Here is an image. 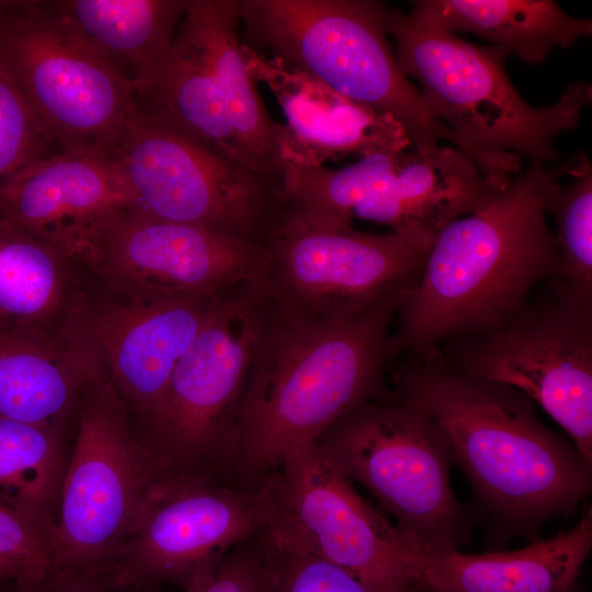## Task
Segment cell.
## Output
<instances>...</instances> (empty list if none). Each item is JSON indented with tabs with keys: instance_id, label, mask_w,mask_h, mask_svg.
<instances>
[{
	"instance_id": "cell-1",
	"label": "cell",
	"mask_w": 592,
	"mask_h": 592,
	"mask_svg": "<svg viewBox=\"0 0 592 592\" xmlns=\"http://www.w3.org/2000/svg\"><path fill=\"white\" fill-rule=\"evenodd\" d=\"M389 397L423 410L443 430L491 550L514 537L539 539L543 526L572 515L590 493L592 465L509 385L445 369L426 355L408 358Z\"/></svg>"
},
{
	"instance_id": "cell-2",
	"label": "cell",
	"mask_w": 592,
	"mask_h": 592,
	"mask_svg": "<svg viewBox=\"0 0 592 592\" xmlns=\"http://www.w3.org/2000/svg\"><path fill=\"white\" fill-rule=\"evenodd\" d=\"M574 162L530 161L483 207L436 236L417 285L397 308L390 360L403 352L423 358L448 338L501 328L527 307L556 270L546 203Z\"/></svg>"
},
{
	"instance_id": "cell-3",
	"label": "cell",
	"mask_w": 592,
	"mask_h": 592,
	"mask_svg": "<svg viewBox=\"0 0 592 592\" xmlns=\"http://www.w3.org/2000/svg\"><path fill=\"white\" fill-rule=\"evenodd\" d=\"M409 293L338 320L303 317L267 294L239 412L235 479L273 474L287 447L316 442L356 406L388 395L390 328Z\"/></svg>"
},
{
	"instance_id": "cell-4",
	"label": "cell",
	"mask_w": 592,
	"mask_h": 592,
	"mask_svg": "<svg viewBox=\"0 0 592 592\" xmlns=\"http://www.w3.org/2000/svg\"><path fill=\"white\" fill-rule=\"evenodd\" d=\"M386 31L430 115L470 149L487 175L508 184L522 172V158L560 163L556 139L578 127L592 101L590 83L571 82L554 104L533 107L505 71L508 49L470 44L399 10L388 9Z\"/></svg>"
},
{
	"instance_id": "cell-5",
	"label": "cell",
	"mask_w": 592,
	"mask_h": 592,
	"mask_svg": "<svg viewBox=\"0 0 592 592\" xmlns=\"http://www.w3.org/2000/svg\"><path fill=\"white\" fill-rule=\"evenodd\" d=\"M387 13L377 0H240V36L257 54L391 117L410 149L430 151L446 141L473 158L430 115L402 72L388 39Z\"/></svg>"
},
{
	"instance_id": "cell-6",
	"label": "cell",
	"mask_w": 592,
	"mask_h": 592,
	"mask_svg": "<svg viewBox=\"0 0 592 592\" xmlns=\"http://www.w3.org/2000/svg\"><path fill=\"white\" fill-rule=\"evenodd\" d=\"M316 443L420 547L460 550L470 542L478 522L453 492L448 441L423 410L387 395L353 408Z\"/></svg>"
},
{
	"instance_id": "cell-7",
	"label": "cell",
	"mask_w": 592,
	"mask_h": 592,
	"mask_svg": "<svg viewBox=\"0 0 592 592\" xmlns=\"http://www.w3.org/2000/svg\"><path fill=\"white\" fill-rule=\"evenodd\" d=\"M266 301L264 284L228 293L178 361L136 433L163 470L235 479L239 412Z\"/></svg>"
},
{
	"instance_id": "cell-8",
	"label": "cell",
	"mask_w": 592,
	"mask_h": 592,
	"mask_svg": "<svg viewBox=\"0 0 592 592\" xmlns=\"http://www.w3.org/2000/svg\"><path fill=\"white\" fill-rule=\"evenodd\" d=\"M275 513L274 473L254 482L164 473L150 488L117 553L109 583L119 592L195 591Z\"/></svg>"
},
{
	"instance_id": "cell-9",
	"label": "cell",
	"mask_w": 592,
	"mask_h": 592,
	"mask_svg": "<svg viewBox=\"0 0 592 592\" xmlns=\"http://www.w3.org/2000/svg\"><path fill=\"white\" fill-rule=\"evenodd\" d=\"M109 382L88 363L49 567L109 578L151 486L164 474Z\"/></svg>"
},
{
	"instance_id": "cell-10",
	"label": "cell",
	"mask_w": 592,
	"mask_h": 592,
	"mask_svg": "<svg viewBox=\"0 0 592 592\" xmlns=\"http://www.w3.org/2000/svg\"><path fill=\"white\" fill-rule=\"evenodd\" d=\"M428 355L445 369L520 390L592 465V304L577 300L549 278L509 323L448 338Z\"/></svg>"
},
{
	"instance_id": "cell-11",
	"label": "cell",
	"mask_w": 592,
	"mask_h": 592,
	"mask_svg": "<svg viewBox=\"0 0 592 592\" xmlns=\"http://www.w3.org/2000/svg\"><path fill=\"white\" fill-rule=\"evenodd\" d=\"M0 62L58 149L106 151L135 105L132 83L52 1L0 0Z\"/></svg>"
},
{
	"instance_id": "cell-12",
	"label": "cell",
	"mask_w": 592,
	"mask_h": 592,
	"mask_svg": "<svg viewBox=\"0 0 592 592\" xmlns=\"http://www.w3.org/2000/svg\"><path fill=\"white\" fill-rule=\"evenodd\" d=\"M432 242L419 235L365 232L353 224L277 210L264 242L271 253L265 288L274 303L303 317L344 319L411 291Z\"/></svg>"
},
{
	"instance_id": "cell-13",
	"label": "cell",
	"mask_w": 592,
	"mask_h": 592,
	"mask_svg": "<svg viewBox=\"0 0 592 592\" xmlns=\"http://www.w3.org/2000/svg\"><path fill=\"white\" fill-rule=\"evenodd\" d=\"M106 153L147 215L264 244L277 192L145 115L136 104Z\"/></svg>"
},
{
	"instance_id": "cell-14",
	"label": "cell",
	"mask_w": 592,
	"mask_h": 592,
	"mask_svg": "<svg viewBox=\"0 0 592 592\" xmlns=\"http://www.w3.org/2000/svg\"><path fill=\"white\" fill-rule=\"evenodd\" d=\"M275 513L264 532L365 579L407 587L418 544L362 497L320 451L300 442L281 456Z\"/></svg>"
},
{
	"instance_id": "cell-15",
	"label": "cell",
	"mask_w": 592,
	"mask_h": 592,
	"mask_svg": "<svg viewBox=\"0 0 592 592\" xmlns=\"http://www.w3.org/2000/svg\"><path fill=\"white\" fill-rule=\"evenodd\" d=\"M84 263L121 292L217 297L265 284L271 253L258 242L130 208L102 228Z\"/></svg>"
},
{
	"instance_id": "cell-16",
	"label": "cell",
	"mask_w": 592,
	"mask_h": 592,
	"mask_svg": "<svg viewBox=\"0 0 592 592\" xmlns=\"http://www.w3.org/2000/svg\"><path fill=\"white\" fill-rule=\"evenodd\" d=\"M122 293V297L95 306L73 305L61 333L109 382L129 419L137 415L139 430L178 361L215 304L227 294L180 297Z\"/></svg>"
},
{
	"instance_id": "cell-17",
	"label": "cell",
	"mask_w": 592,
	"mask_h": 592,
	"mask_svg": "<svg viewBox=\"0 0 592 592\" xmlns=\"http://www.w3.org/2000/svg\"><path fill=\"white\" fill-rule=\"evenodd\" d=\"M130 208L133 192L99 149H57L0 185L1 216L83 263L102 228Z\"/></svg>"
},
{
	"instance_id": "cell-18",
	"label": "cell",
	"mask_w": 592,
	"mask_h": 592,
	"mask_svg": "<svg viewBox=\"0 0 592 592\" xmlns=\"http://www.w3.org/2000/svg\"><path fill=\"white\" fill-rule=\"evenodd\" d=\"M243 53L251 76L270 88L286 117L278 139L283 162L323 166L350 155L362 158L380 150L410 149L403 128L391 117L244 44Z\"/></svg>"
},
{
	"instance_id": "cell-19",
	"label": "cell",
	"mask_w": 592,
	"mask_h": 592,
	"mask_svg": "<svg viewBox=\"0 0 592 592\" xmlns=\"http://www.w3.org/2000/svg\"><path fill=\"white\" fill-rule=\"evenodd\" d=\"M132 86L149 118L249 170L213 67L204 0H187L170 46Z\"/></svg>"
},
{
	"instance_id": "cell-20",
	"label": "cell",
	"mask_w": 592,
	"mask_h": 592,
	"mask_svg": "<svg viewBox=\"0 0 592 592\" xmlns=\"http://www.w3.org/2000/svg\"><path fill=\"white\" fill-rule=\"evenodd\" d=\"M592 548V509L578 524L515 550L467 554L418 547L409 579L435 592H579Z\"/></svg>"
},
{
	"instance_id": "cell-21",
	"label": "cell",
	"mask_w": 592,
	"mask_h": 592,
	"mask_svg": "<svg viewBox=\"0 0 592 592\" xmlns=\"http://www.w3.org/2000/svg\"><path fill=\"white\" fill-rule=\"evenodd\" d=\"M508 184L487 175L454 146L440 145L423 152L408 149L395 174L361 201L351 218L434 240L446 226L483 207Z\"/></svg>"
},
{
	"instance_id": "cell-22",
	"label": "cell",
	"mask_w": 592,
	"mask_h": 592,
	"mask_svg": "<svg viewBox=\"0 0 592 592\" xmlns=\"http://www.w3.org/2000/svg\"><path fill=\"white\" fill-rule=\"evenodd\" d=\"M87 364L62 333L0 328V415L68 430Z\"/></svg>"
},
{
	"instance_id": "cell-23",
	"label": "cell",
	"mask_w": 592,
	"mask_h": 592,
	"mask_svg": "<svg viewBox=\"0 0 592 592\" xmlns=\"http://www.w3.org/2000/svg\"><path fill=\"white\" fill-rule=\"evenodd\" d=\"M408 15L425 26L480 36L531 65L592 34L591 19L572 16L554 0H418Z\"/></svg>"
},
{
	"instance_id": "cell-24",
	"label": "cell",
	"mask_w": 592,
	"mask_h": 592,
	"mask_svg": "<svg viewBox=\"0 0 592 592\" xmlns=\"http://www.w3.org/2000/svg\"><path fill=\"white\" fill-rule=\"evenodd\" d=\"M239 5L240 0H204L212 62L246 167L278 191L283 124L267 112L247 67Z\"/></svg>"
},
{
	"instance_id": "cell-25",
	"label": "cell",
	"mask_w": 592,
	"mask_h": 592,
	"mask_svg": "<svg viewBox=\"0 0 592 592\" xmlns=\"http://www.w3.org/2000/svg\"><path fill=\"white\" fill-rule=\"evenodd\" d=\"M187 0L52 1L58 15L133 83L170 46Z\"/></svg>"
},
{
	"instance_id": "cell-26",
	"label": "cell",
	"mask_w": 592,
	"mask_h": 592,
	"mask_svg": "<svg viewBox=\"0 0 592 592\" xmlns=\"http://www.w3.org/2000/svg\"><path fill=\"white\" fill-rule=\"evenodd\" d=\"M68 261L0 215V328L45 329L64 304Z\"/></svg>"
},
{
	"instance_id": "cell-27",
	"label": "cell",
	"mask_w": 592,
	"mask_h": 592,
	"mask_svg": "<svg viewBox=\"0 0 592 592\" xmlns=\"http://www.w3.org/2000/svg\"><path fill=\"white\" fill-rule=\"evenodd\" d=\"M75 435L0 415V496L56 525Z\"/></svg>"
},
{
	"instance_id": "cell-28",
	"label": "cell",
	"mask_w": 592,
	"mask_h": 592,
	"mask_svg": "<svg viewBox=\"0 0 592 592\" xmlns=\"http://www.w3.org/2000/svg\"><path fill=\"white\" fill-rule=\"evenodd\" d=\"M408 149L376 151L341 169L283 162L278 210L353 224V208L395 174Z\"/></svg>"
},
{
	"instance_id": "cell-29",
	"label": "cell",
	"mask_w": 592,
	"mask_h": 592,
	"mask_svg": "<svg viewBox=\"0 0 592 592\" xmlns=\"http://www.w3.org/2000/svg\"><path fill=\"white\" fill-rule=\"evenodd\" d=\"M570 178L551 189L546 203L556 224L550 280L577 300L592 304V167L585 156H577Z\"/></svg>"
},
{
	"instance_id": "cell-30",
	"label": "cell",
	"mask_w": 592,
	"mask_h": 592,
	"mask_svg": "<svg viewBox=\"0 0 592 592\" xmlns=\"http://www.w3.org/2000/svg\"><path fill=\"white\" fill-rule=\"evenodd\" d=\"M274 592H408L365 579L311 553L285 545L261 532Z\"/></svg>"
},
{
	"instance_id": "cell-31",
	"label": "cell",
	"mask_w": 592,
	"mask_h": 592,
	"mask_svg": "<svg viewBox=\"0 0 592 592\" xmlns=\"http://www.w3.org/2000/svg\"><path fill=\"white\" fill-rule=\"evenodd\" d=\"M56 525L0 496V576L37 579L49 568Z\"/></svg>"
},
{
	"instance_id": "cell-32",
	"label": "cell",
	"mask_w": 592,
	"mask_h": 592,
	"mask_svg": "<svg viewBox=\"0 0 592 592\" xmlns=\"http://www.w3.org/2000/svg\"><path fill=\"white\" fill-rule=\"evenodd\" d=\"M58 148L0 62V185Z\"/></svg>"
},
{
	"instance_id": "cell-33",
	"label": "cell",
	"mask_w": 592,
	"mask_h": 592,
	"mask_svg": "<svg viewBox=\"0 0 592 592\" xmlns=\"http://www.w3.org/2000/svg\"><path fill=\"white\" fill-rule=\"evenodd\" d=\"M261 532L231 549L215 576L195 591L149 588L127 592H274Z\"/></svg>"
},
{
	"instance_id": "cell-34",
	"label": "cell",
	"mask_w": 592,
	"mask_h": 592,
	"mask_svg": "<svg viewBox=\"0 0 592 592\" xmlns=\"http://www.w3.org/2000/svg\"><path fill=\"white\" fill-rule=\"evenodd\" d=\"M11 592H118L104 577L49 567L34 580L13 582Z\"/></svg>"
},
{
	"instance_id": "cell-35",
	"label": "cell",
	"mask_w": 592,
	"mask_h": 592,
	"mask_svg": "<svg viewBox=\"0 0 592 592\" xmlns=\"http://www.w3.org/2000/svg\"><path fill=\"white\" fill-rule=\"evenodd\" d=\"M408 592H435L429 588H425L419 583L410 582Z\"/></svg>"
},
{
	"instance_id": "cell-36",
	"label": "cell",
	"mask_w": 592,
	"mask_h": 592,
	"mask_svg": "<svg viewBox=\"0 0 592 592\" xmlns=\"http://www.w3.org/2000/svg\"><path fill=\"white\" fill-rule=\"evenodd\" d=\"M12 583L10 580L0 576V592H11Z\"/></svg>"
}]
</instances>
